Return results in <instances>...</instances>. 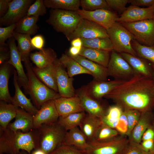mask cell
<instances>
[{
	"instance_id": "6da1fadb",
	"label": "cell",
	"mask_w": 154,
	"mask_h": 154,
	"mask_svg": "<svg viewBox=\"0 0 154 154\" xmlns=\"http://www.w3.org/2000/svg\"><path fill=\"white\" fill-rule=\"evenodd\" d=\"M104 97L113 100L127 110H144L154 98L153 81L150 77L135 74Z\"/></svg>"
},
{
	"instance_id": "7a4b0ae2",
	"label": "cell",
	"mask_w": 154,
	"mask_h": 154,
	"mask_svg": "<svg viewBox=\"0 0 154 154\" xmlns=\"http://www.w3.org/2000/svg\"><path fill=\"white\" fill-rule=\"evenodd\" d=\"M39 148L36 129L27 133L14 132L7 128L0 130V154H18L20 150L30 154L33 149Z\"/></svg>"
},
{
	"instance_id": "3957f363",
	"label": "cell",
	"mask_w": 154,
	"mask_h": 154,
	"mask_svg": "<svg viewBox=\"0 0 154 154\" xmlns=\"http://www.w3.org/2000/svg\"><path fill=\"white\" fill-rule=\"evenodd\" d=\"M36 129L39 148L46 154L63 144L67 131L58 121L43 124Z\"/></svg>"
},
{
	"instance_id": "277c9868",
	"label": "cell",
	"mask_w": 154,
	"mask_h": 154,
	"mask_svg": "<svg viewBox=\"0 0 154 154\" xmlns=\"http://www.w3.org/2000/svg\"><path fill=\"white\" fill-rule=\"evenodd\" d=\"M24 65L29 81V95L34 105L38 110L45 102L61 97L58 93L50 88L37 78L33 70V66L30 61L24 63Z\"/></svg>"
},
{
	"instance_id": "5b68a950",
	"label": "cell",
	"mask_w": 154,
	"mask_h": 154,
	"mask_svg": "<svg viewBox=\"0 0 154 154\" xmlns=\"http://www.w3.org/2000/svg\"><path fill=\"white\" fill-rule=\"evenodd\" d=\"M82 19L75 11L52 9L46 22L67 37L74 32Z\"/></svg>"
},
{
	"instance_id": "8992f818",
	"label": "cell",
	"mask_w": 154,
	"mask_h": 154,
	"mask_svg": "<svg viewBox=\"0 0 154 154\" xmlns=\"http://www.w3.org/2000/svg\"><path fill=\"white\" fill-rule=\"evenodd\" d=\"M107 31L114 50L120 54L126 53L137 56L132 44L134 37L121 24L116 22Z\"/></svg>"
},
{
	"instance_id": "52a82bcc",
	"label": "cell",
	"mask_w": 154,
	"mask_h": 154,
	"mask_svg": "<svg viewBox=\"0 0 154 154\" xmlns=\"http://www.w3.org/2000/svg\"><path fill=\"white\" fill-rule=\"evenodd\" d=\"M142 44L154 46V21L152 19L121 23Z\"/></svg>"
},
{
	"instance_id": "ba28073f",
	"label": "cell",
	"mask_w": 154,
	"mask_h": 154,
	"mask_svg": "<svg viewBox=\"0 0 154 154\" xmlns=\"http://www.w3.org/2000/svg\"><path fill=\"white\" fill-rule=\"evenodd\" d=\"M108 76L115 80H127L136 74L127 62L120 54L112 52L107 67Z\"/></svg>"
},
{
	"instance_id": "9c48e42d",
	"label": "cell",
	"mask_w": 154,
	"mask_h": 154,
	"mask_svg": "<svg viewBox=\"0 0 154 154\" xmlns=\"http://www.w3.org/2000/svg\"><path fill=\"white\" fill-rule=\"evenodd\" d=\"M109 37L107 30L102 27L87 19L82 18L74 32L66 37L69 41L74 38L90 39Z\"/></svg>"
},
{
	"instance_id": "30bf717a",
	"label": "cell",
	"mask_w": 154,
	"mask_h": 154,
	"mask_svg": "<svg viewBox=\"0 0 154 154\" xmlns=\"http://www.w3.org/2000/svg\"><path fill=\"white\" fill-rule=\"evenodd\" d=\"M89 143V147L84 151L86 154H123L129 144L125 139L115 137L107 142Z\"/></svg>"
},
{
	"instance_id": "8fae6325",
	"label": "cell",
	"mask_w": 154,
	"mask_h": 154,
	"mask_svg": "<svg viewBox=\"0 0 154 154\" xmlns=\"http://www.w3.org/2000/svg\"><path fill=\"white\" fill-rule=\"evenodd\" d=\"M32 0H13L10 2L8 10L6 14L0 18V23L8 26L17 23L26 15L28 10L33 3Z\"/></svg>"
},
{
	"instance_id": "7c38bea8",
	"label": "cell",
	"mask_w": 154,
	"mask_h": 154,
	"mask_svg": "<svg viewBox=\"0 0 154 154\" xmlns=\"http://www.w3.org/2000/svg\"><path fill=\"white\" fill-rule=\"evenodd\" d=\"M15 40L14 37H12L8 40L10 57L6 62L15 68L17 75L18 82L23 88L25 94L29 95L30 88L28 76L24 71L21 56Z\"/></svg>"
},
{
	"instance_id": "4fadbf2b",
	"label": "cell",
	"mask_w": 154,
	"mask_h": 154,
	"mask_svg": "<svg viewBox=\"0 0 154 154\" xmlns=\"http://www.w3.org/2000/svg\"><path fill=\"white\" fill-rule=\"evenodd\" d=\"M75 11L82 18L92 21L107 30L117 22L118 18L116 14L110 9H100L88 11L80 9Z\"/></svg>"
},
{
	"instance_id": "5bb4252c",
	"label": "cell",
	"mask_w": 154,
	"mask_h": 154,
	"mask_svg": "<svg viewBox=\"0 0 154 154\" xmlns=\"http://www.w3.org/2000/svg\"><path fill=\"white\" fill-rule=\"evenodd\" d=\"M58 92L61 97H70L76 95L72 78L70 77L65 67L57 59L54 62Z\"/></svg>"
},
{
	"instance_id": "9a60e30c",
	"label": "cell",
	"mask_w": 154,
	"mask_h": 154,
	"mask_svg": "<svg viewBox=\"0 0 154 154\" xmlns=\"http://www.w3.org/2000/svg\"><path fill=\"white\" fill-rule=\"evenodd\" d=\"M59 117L54 100L44 103L34 116L33 129H37L44 124L57 121Z\"/></svg>"
},
{
	"instance_id": "2e32d148",
	"label": "cell",
	"mask_w": 154,
	"mask_h": 154,
	"mask_svg": "<svg viewBox=\"0 0 154 154\" xmlns=\"http://www.w3.org/2000/svg\"><path fill=\"white\" fill-rule=\"evenodd\" d=\"M76 94L80 99L84 111L87 114L101 119L105 115L106 112L97 100L89 95L86 86L76 91Z\"/></svg>"
},
{
	"instance_id": "e0dca14e",
	"label": "cell",
	"mask_w": 154,
	"mask_h": 154,
	"mask_svg": "<svg viewBox=\"0 0 154 154\" xmlns=\"http://www.w3.org/2000/svg\"><path fill=\"white\" fill-rule=\"evenodd\" d=\"M154 14V9L151 7L141 8L131 5L118 17L117 22L122 23L152 19Z\"/></svg>"
},
{
	"instance_id": "ac0fdd59",
	"label": "cell",
	"mask_w": 154,
	"mask_h": 154,
	"mask_svg": "<svg viewBox=\"0 0 154 154\" xmlns=\"http://www.w3.org/2000/svg\"><path fill=\"white\" fill-rule=\"evenodd\" d=\"M125 80H115L109 81H98L94 80L86 86L89 95L98 100L104 97L115 88Z\"/></svg>"
},
{
	"instance_id": "d6986e66",
	"label": "cell",
	"mask_w": 154,
	"mask_h": 154,
	"mask_svg": "<svg viewBox=\"0 0 154 154\" xmlns=\"http://www.w3.org/2000/svg\"><path fill=\"white\" fill-rule=\"evenodd\" d=\"M54 101L59 116L64 117L73 113L85 112L80 99L76 94L70 97H60Z\"/></svg>"
},
{
	"instance_id": "ffe728a7",
	"label": "cell",
	"mask_w": 154,
	"mask_h": 154,
	"mask_svg": "<svg viewBox=\"0 0 154 154\" xmlns=\"http://www.w3.org/2000/svg\"><path fill=\"white\" fill-rule=\"evenodd\" d=\"M13 84L15 89L14 96L12 97L11 103L24 110L34 116L38 110L31 103L22 92L18 83L17 75L15 70L13 72Z\"/></svg>"
},
{
	"instance_id": "44dd1931",
	"label": "cell",
	"mask_w": 154,
	"mask_h": 154,
	"mask_svg": "<svg viewBox=\"0 0 154 154\" xmlns=\"http://www.w3.org/2000/svg\"><path fill=\"white\" fill-rule=\"evenodd\" d=\"M33 118V114L18 108L15 121L10 123L7 128L14 132L20 130L24 133L29 132L34 129Z\"/></svg>"
},
{
	"instance_id": "7402d4cb",
	"label": "cell",
	"mask_w": 154,
	"mask_h": 154,
	"mask_svg": "<svg viewBox=\"0 0 154 154\" xmlns=\"http://www.w3.org/2000/svg\"><path fill=\"white\" fill-rule=\"evenodd\" d=\"M70 56L89 71L94 80L98 81H106L108 76L107 68L79 55Z\"/></svg>"
},
{
	"instance_id": "603a6c76",
	"label": "cell",
	"mask_w": 154,
	"mask_h": 154,
	"mask_svg": "<svg viewBox=\"0 0 154 154\" xmlns=\"http://www.w3.org/2000/svg\"><path fill=\"white\" fill-rule=\"evenodd\" d=\"M102 123L100 118L86 114L79 126L88 143L94 140Z\"/></svg>"
},
{
	"instance_id": "cb8c5ba5",
	"label": "cell",
	"mask_w": 154,
	"mask_h": 154,
	"mask_svg": "<svg viewBox=\"0 0 154 154\" xmlns=\"http://www.w3.org/2000/svg\"><path fill=\"white\" fill-rule=\"evenodd\" d=\"M63 144L73 146L83 151L90 146L85 136L78 127L67 131Z\"/></svg>"
},
{
	"instance_id": "d4e9b609",
	"label": "cell",
	"mask_w": 154,
	"mask_h": 154,
	"mask_svg": "<svg viewBox=\"0 0 154 154\" xmlns=\"http://www.w3.org/2000/svg\"><path fill=\"white\" fill-rule=\"evenodd\" d=\"M54 63L43 68L33 67V69L36 75L43 83L50 88L58 93Z\"/></svg>"
},
{
	"instance_id": "484cf974",
	"label": "cell",
	"mask_w": 154,
	"mask_h": 154,
	"mask_svg": "<svg viewBox=\"0 0 154 154\" xmlns=\"http://www.w3.org/2000/svg\"><path fill=\"white\" fill-rule=\"evenodd\" d=\"M30 58L36 66L40 68L52 64L57 59L56 52L50 48H44L38 51L31 53Z\"/></svg>"
},
{
	"instance_id": "4316f807",
	"label": "cell",
	"mask_w": 154,
	"mask_h": 154,
	"mask_svg": "<svg viewBox=\"0 0 154 154\" xmlns=\"http://www.w3.org/2000/svg\"><path fill=\"white\" fill-rule=\"evenodd\" d=\"M11 65L5 62L0 65V100L8 103H11L12 97L9 93L8 83Z\"/></svg>"
},
{
	"instance_id": "83f0119b",
	"label": "cell",
	"mask_w": 154,
	"mask_h": 154,
	"mask_svg": "<svg viewBox=\"0 0 154 154\" xmlns=\"http://www.w3.org/2000/svg\"><path fill=\"white\" fill-rule=\"evenodd\" d=\"M110 52L82 46L79 55L107 68L110 57Z\"/></svg>"
},
{
	"instance_id": "f1b7e54d",
	"label": "cell",
	"mask_w": 154,
	"mask_h": 154,
	"mask_svg": "<svg viewBox=\"0 0 154 154\" xmlns=\"http://www.w3.org/2000/svg\"><path fill=\"white\" fill-rule=\"evenodd\" d=\"M13 37L17 42V48L22 61L24 63L30 61L31 52L34 50L31 43V35L15 31Z\"/></svg>"
},
{
	"instance_id": "f546056e",
	"label": "cell",
	"mask_w": 154,
	"mask_h": 154,
	"mask_svg": "<svg viewBox=\"0 0 154 154\" xmlns=\"http://www.w3.org/2000/svg\"><path fill=\"white\" fill-rule=\"evenodd\" d=\"M59 60L65 68H66L68 74L70 78L81 74L91 75L89 71L66 54H63Z\"/></svg>"
},
{
	"instance_id": "4dcf8cb0",
	"label": "cell",
	"mask_w": 154,
	"mask_h": 154,
	"mask_svg": "<svg viewBox=\"0 0 154 154\" xmlns=\"http://www.w3.org/2000/svg\"><path fill=\"white\" fill-rule=\"evenodd\" d=\"M18 107L0 100V130L6 129L10 121L15 118Z\"/></svg>"
},
{
	"instance_id": "1f68e13d",
	"label": "cell",
	"mask_w": 154,
	"mask_h": 154,
	"mask_svg": "<svg viewBox=\"0 0 154 154\" xmlns=\"http://www.w3.org/2000/svg\"><path fill=\"white\" fill-rule=\"evenodd\" d=\"M38 17L25 16L16 23L15 31L18 33L34 35L39 29L37 23Z\"/></svg>"
},
{
	"instance_id": "d6a6232c",
	"label": "cell",
	"mask_w": 154,
	"mask_h": 154,
	"mask_svg": "<svg viewBox=\"0 0 154 154\" xmlns=\"http://www.w3.org/2000/svg\"><path fill=\"white\" fill-rule=\"evenodd\" d=\"M120 54L131 67L136 74L150 77L151 74L148 66L143 60L127 53Z\"/></svg>"
},
{
	"instance_id": "836d02e7",
	"label": "cell",
	"mask_w": 154,
	"mask_h": 154,
	"mask_svg": "<svg viewBox=\"0 0 154 154\" xmlns=\"http://www.w3.org/2000/svg\"><path fill=\"white\" fill-rule=\"evenodd\" d=\"M44 3L47 8L73 11L80 9L79 0H44Z\"/></svg>"
},
{
	"instance_id": "e575fe53",
	"label": "cell",
	"mask_w": 154,
	"mask_h": 154,
	"mask_svg": "<svg viewBox=\"0 0 154 154\" xmlns=\"http://www.w3.org/2000/svg\"><path fill=\"white\" fill-rule=\"evenodd\" d=\"M81 39L83 47L110 52L114 50L112 42L109 37Z\"/></svg>"
},
{
	"instance_id": "d590c367",
	"label": "cell",
	"mask_w": 154,
	"mask_h": 154,
	"mask_svg": "<svg viewBox=\"0 0 154 154\" xmlns=\"http://www.w3.org/2000/svg\"><path fill=\"white\" fill-rule=\"evenodd\" d=\"M85 112L71 114L64 117L59 116L58 122L68 131L80 125L86 115Z\"/></svg>"
},
{
	"instance_id": "8d00e7d4",
	"label": "cell",
	"mask_w": 154,
	"mask_h": 154,
	"mask_svg": "<svg viewBox=\"0 0 154 154\" xmlns=\"http://www.w3.org/2000/svg\"><path fill=\"white\" fill-rule=\"evenodd\" d=\"M122 112L119 106L110 107L105 115L101 119L102 121L109 127L113 129L116 128Z\"/></svg>"
},
{
	"instance_id": "74e56055",
	"label": "cell",
	"mask_w": 154,
	"mask_h": 154,
	"mask_svg": "<svg viewBox=\"0 0 154 154\" xmlns=\"http://www.w3.org/2000/svg\"><path fill=\"white\" fill-rule=\"evenodd\" d=\"M117 133V130L109 127L102 122L97 132L94 140L90 142L108 141L115 138Z\"/></svg>"
},
{
	"instance_id": "f35d334b",
	"label": "cell",
	"mask_w": 154,
	"mask_h": 154,
	"mask_svg": "<svg viewBox=\"0 0 154 154\" xmlns=\"http://www.w3.org/2000/svg\"><path fill=\"white\" fill-rule=\"evenodd\" d=\"M132 44L137 55L154 64V46H148L142 44L135 39L133 40Z\"/></svg>"
},
{
	"instance_id": "ab89813d",
	"label": "cell",
	"mask_w": 154,
	"mask_h": 154,
	"mask_svg": "<svg viewBox=\"0 0 154 154\" xmlns=\"http://www.w3.org/2000/svg\"><path fill=\"white\" fill-rule=\"evenodd\" d=\"M149 126L148 121L145 117H143L139 119L132 130V135L134 141L133 142L139 144L143 133Z\"/></svg>"
},
{
	"instance_id": "60d3db41",
	"label": "cell",
	"mask_w": 154,
	"mask_h": 154,
	"mask_svg": "<svg viewBox=\"0 0 154 154\" xmlns=\"http://www.w3.org/2000/svg\"><path fill=\"white\" fill-rule=\"evenodd\" d=\"M80 5L82 9L88 11L110 9L105 0H80Z\"/></svg>"
},
{
	"instance_id": "b9f144b4",
	"label": "cell",
	"mask_w": 154,
	"mask_h": 154,
	"mask_svg": "<svg viewBox=\"0 0 154 154\" xmlns=\"http://www.w3.org/2000/svg\"><path fill=\"white\" fill-rule=\"evenodd\" d=\"M46 8L44 0H36L29 7L26 16L37 17L43 16L46 13Z\"/></svg>"
},
{
	"instance_id": "7bdbcfd3",
	"label": "cell",
	"mask_w": 154,
	"mask_h": 154,
	"mask_svg": "<svg viewBox=\"0 0 154 154\" xmlns=\"http://www.w3.org/2000/svg\"><path fill=\"white\" fill-rule=\"evenodd\" d=\"M128 123V130L126 134L129 135L138 123L140 117L138 110L128 109L126 110Z\"/></svg>"
},
{
	"instance_id": "ee69618b",
	"label": "cell",
	"mask_w": 154,
	"mask_h": 154,
	"mask_svg": "<svg viewBox=\"0 0 154 154\" xmlns=\"http://www.w3.org/2000/svg\"><path fill=\"white\" fill-rule=\"evenodd\" d=\"M16 26V23H14L5 27L0 28V46H5V41L13 37Z\"/></svg>"
},
{
	"instance_id": "f6af8a7d",
	"label": "cell",
	"mask_w": 154,
	"mask_h": 154,
	"mask_svg": "<svg viewBox=\"0 0 154 154\" xmlns=\"http://www.w3.org/2000/svg\"><path fill=\"white\" fill-rule=\"evenodd\" d=\"M49 154H86L85 152L75 147L64 144Z\"/></svg>"
},
{
	"instance_id": "bcb514c9",
	"label": "cell",
	"mask_w": 154,
	"mask_h": 154,
	"mask_svg": "<svg viewBox=\"0 0 154 154\" xmlns=\"http://www.w3.org/2000/svg\"><path fill=\"white\" fill-rule=\"evenodd\" d=\"M123 154H154L145 151L141 145L132 141L129 144Z\"/></svg>"
},
{
	"instance_id": "7dc6e473",
	"label": "cell",
	"mask_w": 154,
	"mask_h": 154,
	"mask_svg": "<svg viewBox=\"0 0 154 154\" xmlns=\"http://www.w3.org/2000/svg\"><path fill=\"white\" fill-rule=\"evenodd\" d=\"M109 8L123 13L127 8L129 0H106Z\"/></svg>"
},
{
	"instance_id": "c3c4849f",
	"label": "cell",
	"mask_w": 154,
	"mask_h": 154,
	"mask_svg": "<svg viewBox=\"0 0 154 154\" xmlns=\"http://www.w3.org/2000/svg\"><path fill=\"white\" fill-rule=\"evenodd\" d=\"M116 128L121 133L126 134L128 130V123L126 111L123 112Z\"/></svg>"
},
{
	"instance_id": "681fc988",
	"label": "cell",
	"mask_w": 154,
	"mask_h": 154,
	"mask_svg": "<svg viewBox=\"0 0 154 154\" xmlns=\"http://www.w3.org/2000/svg\"><path fill=\"white\" fill-rule=\"evenodd\" d=\"M31 43L34 49H36L39 50L44 48L45 40L42 35H37L31 38Z\"/></svg>"
},
{
	"instance_id": "f907efd6",
	"label": "cell",
	"mask_w": 154,
	"mask_h": 154,
	"mask_svg": "<svg viewBox=\"0 0 154 154\" xmlns=\"http://www.w3.org/2000/svg\"><path fill=\"white\" fill-rule=\"evenodd\" d=\"M154 2V0H129V3H130L131 5L139 7L146 6L149 7Z\"/></svg>"
},
{
	"instance_id": "816d5d0a",
	"label": "cell",
	"mask_w": 154,
	"mask_h": 154,
	"mask_svg": "<svg viewBox=\"0 0 154 154\" xmlns=\"http://www.w3.org/2000/svg\"><path fill=\"white\" fill-rule=\"evenodd\" d=\"M10 57V50L8 51L5 46H0V65L6 62Z\"/></svg>"
},
{
	"instance_id": "f5cc1de1",
	"label": "cell",
	"mask_w": 154,
	"mask_h": 154,
	"mask_svg": "<svg viewBox=\"0 0 154 154\" xmlns=\"http://www.w3.org/2000/svg\"><path fill=\"white\" fill-rule=\"evenodd\" d=\"M141 145L143 149L146 151L154 153V140L144 141Z\"/></svg>"
},
{
	"instance_id": "db71d44e",
	"label": "cell",
	"mask_w": 154,
	"mask_h": 154,
	"mask_svg": "<svg viewBox=\"0 0 154 154\" xmlns=\"http://www.w3.org/2000/svg\"><path fill=\"white\" fill-rule=\"evenodd\" d=\"M11 0H0V17L3 16L7 12L9 8V3Z\"/></svg>"
},
{
	"instance_id": "11a10c76",
	"label": "cell",
	"mask_w": 154,
	"mask_h": 154,
	"mask_svg": "<svg viewBox=\"0 0 154 154\" xmlns=\"http://www.w3.org/2000/svg\"><path fill=\"white\" fill-rule=\"evenodd\" d=\"M142 139L143 141L154 140V131L151 128H148L143 133Z\"/></svg>"
},
{
	"instance_id": "9f6ffc18",
	"label": "cell",
	"mask_w": 154,
	"mask_h": 154,
	"mask_svg": "<svg viewBox=\"0 0 154 154\" xmlns=\"http://www.w3.org/2000/svg\"><path fill=\"white\" fill-rule=\"evenodd\" d=\"M82 48V47H76L72 46L69 50V55L74 56L79 55Z\"/></svg>"
},
{
	"instance_id": "6f0895ef",
	"label": "cell",
	"mask_w": 154,
	"mask_h": 154,
	"mask_svg": "<svg viewBox=\"0 0 154 154\" xmlns=\"http://www.w3.org/2000/svg\"><path fill=\"white\" fill-rule=\"evenodd\" d=\"M72 46L76 47H82V42L81 38H77L74 39L71 41Z\"/></svg>"
},
{
	"instance_id": "680465c9",
	"label": "cell",
	"mask_w": 154,
	"mask_h": 154,
	"mask_svg": "<svg viewBox=\"0 0 154 154\" xmlns=\"http://www.w3.org/2000/svg\"><path fill=\"white\" fill-rule=\"evenodd\" d=\"M31 154H46L43 150L39 148L34 149Z\"/></svg>"
},
{
	"instance_id": "91938a15",
	"label": "cell",
	"mask_w": 154,
	"mask_h": 154,
	"mask_svg": "<svg viewBox=\"0 0 154 154\" xmlns=\"http://www.w3.org/2000/svg\"><path fill=\"white\" fill-rule=\"evenodd\" d=\"M18 154H29L27 151H25L21 150Z\"/></svg>"
},
{
	"instance_id": "94428289",
	"label": "cell",
	"mask_w": 154,
	"mask_h": 154,
	"mask_svg": "<svg viewBox=\"0 0 154 154\" xmlns=\"http://www.w3.org/2000/svg\"><path fill=\"white\" fill-rule=\"evenodd\" d=\"M153 70L154 71V80H153V89L154 91V65H153Z\"/></svg>"
},
{
	"instance_id": "6125c7cd",
	"label": "cell",
	"mask_w": 154,
	"mask_h": 154,
	"mask_svg": "<svg viewBox=\"0 0 154 154\" xmlns=\"http://www.w3.org/2000/svg\"><path fill=\"white\" fill-rule=\"evenodd\" d=\"M150 7H151L153 9H154V2L153 3L152 5Z\"/></svg>"
},
{
	"instance_id": "be15d7a7",
	"label": "cell",
	"mask_w": 154,
	"mask_h": 154,
	"mask_svg": "<svg viewBox=\"0 0 154 154\" xmlns=\"http://www.w3.org/2000/svg\"><path fill=\"white\" fill-rule=\"evenodd\" d=\"M153 20L154 21V15H153Z\"/></svg>"
},
{
	"instance_id": "e7e4bbea",
	"label": "cell",
	"mask_w": 154,
	"mask_h": 154,
	"mask_svg": "<svg viewBox=\"0 0 154 154\" xmlns=\"http://www.w3.org/2000/svg\"></svg>"
},
{
	"instance_id": "03108f58",
	"label": "cell",
	"mask_w": 154,
	"mask_h": 154,
	"mask_svg": "<svg viewBox=\"0 0 154 154\" xmlns=\"http://www.w3.org/2000/svg\"></svg>"
}]
</instances>
